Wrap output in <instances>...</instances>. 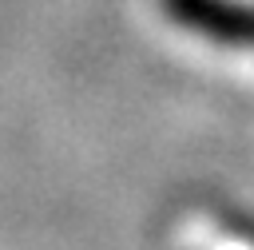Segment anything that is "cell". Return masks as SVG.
<instances>
[{"label": "cell", "instance_id": "obj_1", "mask_svg": "<svg viewBox=\"0 0 254 250\" xmlns=\"http://www.w3.org/2000/svg\"><path fill=\"white\" fill-rule=\"evenodd\" d=\"M171 24L206 36L222 48L254 52V4L250 0H163Z\"/></svg>", "mask_w": 254, "mask_h": 250}]
</instances>
